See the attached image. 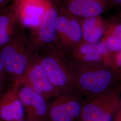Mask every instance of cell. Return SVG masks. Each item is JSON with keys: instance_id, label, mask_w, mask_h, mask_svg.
Here are the masks:
<instances>
[{"instance_id": "16", "label": "cell", "mask_w": 121, "mask_h": 121, "mask_svg": "<svg viewBox=\"0 0 121 121\" xmlns=\"http://www.w3.org/2000/svg\"><path fill=\"white\" fill-rule=\"evenodd\" d=\"M48 99L35 92L32 102L25 110L26 121H48L49 104Z\"/></svg>"}, {"instance_id": "12", "label": "cell", "mask_w": 121, "mask_h": 121, "mask_svg": "<svg viewBox=\"0 0 121 121\" xmlns=\"http://www.w3.org/2000/svg\"><path fill=\"white\" fill-rule=\"evenodd\" d=\"M24 108L19 99L17 86L13 83L0 98V119L2 121L23 120Z\"/></svg>"}, {"instance_id": "5", "label": "cell", "mask_w": 121, "mask_h": 121, "mask_svg": "<svg viewBox=\"0 0 121 121\" xmlns=\"http://www.w3.org/2000/svg\"><path fill=\"white\" fill-rule=\"evenodd\" d=\"M58 14V6L52 2L40 24L31 30L29 40L34 53L59 49L56 31Z\"/></svg>"}, {"instance_id": "3", "label": "cell", "mask_w": 121, "mask_h": 121, "mask_svg": "<svg viewBox=\"0 0 121 121\" xmlns=\"http://www.w3.org/2000/svg\"><path fill=\"white\" fill-rule=\"evenodd\" d=\"M121 101V83L84 100L80 121H113Z\"/></svg>"}, {"instance_id": "23", "label": "cell", "mask_w": 121, "mask_h": 121, "mask_svg": "<svg viewBox=\"0 0 121 121\" xmlns=\"http://www.w3.org/2000/svg\"><path fill=\"white\" fill-rule=\"evenodd\" d=\"M23 121V120H19V121Z\"/></svg>"}, {"instance_id": "13", "label": "cell", "mask_w": 121, "mask_h": 121, "mask_svg": "<svg viewBox=\"0 0 121 121\" xmlns=\"http://www.w3.org/2000/svg\"><path fill=\"white\" fill-rule=\"evenodd\" d=\"M107 52L112 67L114 57L121 49V18L105 21L104 35L101 39Z\"/></svg>"}, {"instance_id": "14", "label": "cell", "mask_w": 121, "mask_h": 121, "mask_svg": "<svg viewBox=\"0 0 121 121\" xmlns=\"http://www.w3.org/2000/svg\"><path fill=\"white\" fill-rule=\"evenodd\" d=\"M19 26L16 6L13 3L0 12V48L10 42Z\"/></svg>"}, {"instance_id": "15", "label": "cell", "mask_w": 121, "mask_h": 121, "mask_svg": "<svg viewBox=\"0 0 121 121\" xmlns=\"http://www.w3.org/2000/svg\"><path fill=\"white\" fill-rule=\"evenodd\" d=\"M82 30V41L96 43L102 39L105 28V21L101 16L79 19Z\"/></svg>"}, {"instance_id": "19", "label": "cell", "mask_w": 121, "mask_h": 121, "mask_svg": "<svg viewBox=\"0 0 121 121\" xmlns=\"http://www.w3.org/2000/svg\"><path fill=\"white\" fill-rule=\"evenodd\" d=\"M113 121H121V101L119 108L115 115Z\"/></svg>"}, {"instance_id": "8", "label": "cell", "mask_w": 121, "mask_h": 121, "mask_svg": "<svg viewBox=\"0 0 121 121\" xmlns=\"http://www.w3.org/2000/svg\"><path fill=\"white\" fill-rule=\"evenodd\" d=\"M30 86L35 92L48 99L62 93L49 80L48 75L34 53L32 59L24 75L13 82Z\"/></svg>"}, {"instance_id": "24", "label": "cell", "mask_w": 121, "mask_h": 121, "mask_svg": "<svg viewBox=\"0 0 121 121\" xmlns=\"http://www.w3.org/2000/svg\"></svg>"}, {"instance_id": "18", "label": "cell", "mask_w": 121, "mask_h": 121, "mask_svg": "<svg viewBox=\"0 0 121 121\" xmlns=\"http://www.w3.org/2000/svg\"><path fill=\"white\" fill-rule=\"evenodd\" d=\"M6 73L4 69V66L0 59V85L4 80V78L5 76V73Z\"/></svg>"}, {"instance_id": "4", "label": "cell", "mask_w": 121, "mask_h": 121, "mask_svg": "<svg viewBox=\"0 0 121 121\" xmlns=\"http://www.w3.org/2000/svg\"><path fill=\"white\" fill-rule=\"evenodd\" d=\"M35 53L54 86L62 93L75 91L67 61L59 49Z\"/></svg>"}, {"instance_id": "6", "label": "cell", "mask_w": 121, "mask_h": 121, "mask_svg": "<svg viewBox=\"0 0 121 121\" xmlns=\"http://www.w3.org/2000/svg\"><path fill=\"white\" fill-rule=\"evenodd\" d=\"M57 6L56 35L59 48L64 54L82 42V30L79 18Z\"/></svg>"}, {"instance_id": "17", "label": "cell", "mask_w": 121, "mask_h": 121, "mask_svg": "<svg viewBox=\"0 0 121 121\" xmlns=\"http://www.w3.org/2000/svg\"><path fill=\"white\" fill-rule=\"evenodd\" d=\"M111 68L121 82V49L114 57Z\"/></svg>"}, {"instance_id": "20", "label": "cell", "mask_w": 121, "mask_h": 121, "mask_svg": "<svg viewBox=\"0 0 121 121\" xmlns=\"http://www.w3.org/2000/svg\"><path fill=\"white\" fill-rule=\"evenodd\" d=\"M110 4L121 7V0H108Z\"/></svg>"}, {"instance_id": "11", "label": "cell", "mask_w": 121, "mask_h": 121, "mask_svg": "<svg viewBox=\"0 0 121 121\" xmlns=\"http://www.w3.org/2000/svg\"><path fill=\"white\" fill-rule=\"evenodd\" d=\"M56 4L70 15L82 19L100 16L110 3L108 0H59Z\"/></svg>"}, {"instance_id": "2", "label": "cell", "mask_w": 121, "mask_h": 121, "mask_svg": "<svg viewBox=\"0 0 121 121\" xmlns=\"http://www.w3.org/2000/svg\"><path fill=\"white\" fill-rule=\"evenodd\" d=\"M24 29L19 26L10 42L0 48V59L13 82L22 77L34 54Z\"/></svg>"}, {"instance_id": "9", "label": "cell", "mask_w": 121, "mask_h": 121, "mask_svg": "<svg viewBox=\"0 0 121 121\" xmlns=\"http://www.w3.org/2000/svg\"><path fill=\"white\" fill-rule=\"evenodd\" d=\"M15 5L20 26L30 30L39 26L52 5L51 0H18Z\"/></svg>"}, {"instance_id": "7", "label": "cell", "mask_w": 121, "mask_h": 121, "mask_svg": "<svg viewBox=\"0 0 121 121\" xmlns=\"http://www.w3.org/2000/svg\"><path fill=\"white\" fill-rule=\"evenodd\" d=\"M75 91L64 92L49 104L48 120L80 121L84 100Z\"/></svg>"}, {"instance_id": "21", "label": "cell", "mask_w": 121, "mask_h": 121, "mask_svg": "<svg viewBox=\"0 0 121 121\" xmlns=\"http://www.w3.org/2000/svg\"><path fill=\"white\" fill-rule=\"evenodd\" d=\"M9 0H0V9L4 7Z\"/></svg>"}, {"instance_id": "22", "label": "cell", "mask_w": 121, "mask_h": 121, "mask_svg": "<svg viewBox=\"0 0 121 121\" xmlns=\"http://www.w3.org/2000/svg\"><path fill=\"white\" fill-rule=\"evenodd\" d=\"M18 0H13V2H15V1H17Z\"/></svg>"}, {"instance_id": "10", "label": "cell", "mask_w": 121, "mask_h": 121, "mask_svg": "<svg viewBox=\"0 0 121 121\" xmlns=\"http://www.w3.org/2000/svg\"><path fill=\"white\" fill-rule=\"evenodd\" d=\"M68 60L83 63H102L111 67L107 52L100 40L96 43L82 42L64 54Z\"/></svg>"}, {"instance_id": "1", "label": "cell", "mask_w": 121, "mask_h": 121, "mask_svg": "<svg viewBox=\"0 0 121 121\" xmlns=\"http://www.w3.org/2000/svg\"><path fill=\"white\" fill-rule=\"evenodd\" d=\"M65 59L74 90L86 98L99 95L121 83L112 68L103 64L78 63Z\"/></svg>"}]
</instances>
